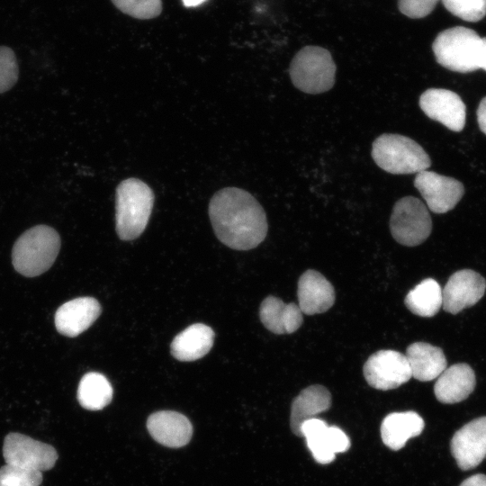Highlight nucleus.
Instances as JSON below:
<instances>
[{
	"label": "nucleus",
	"mask_w": 486,
	"mask_h": 486,
	"mask_svg": "<svg viewBox=\"0 0 486 486\" xmlns=\"http://www.w3.org/2000/svg\"><path fill=\"white\" fill-rule=\"evenodd\" d=\"M432 50L436 62L459 73L480 69L482 38L469 28L456 26L437 34Z\"/></svg>",
	"instance_id": "nucleus-4"
},
{
	"label": "nucleus",
	"mask_w": 486,
	"mask_h": 486,
	"mask_svg": "<svg viewBox=\"0 0 486 486\" xmlns=\"http://www.w3.org/2000/svg\"><path fill=\"white\" fill-rule=\"evenodd\" d=\"M404 303L415 315L433 317L443 305L442 288L436 280L427 278L409 292Z\"/></svg>",
	"instance_id": "nucleus-23"
},
{
	"label": "nucleus",
	"mask_w": 486,
	"mask_h": 486,
	"mask_svg": "<svg viewBox=\"0 0 486 486\" xmlns=\"http://www.w3.org/2000/svg\"><path fill=\"white\" fill-rule=\"evenodd\" d=\"M112 393V387L104 374L90 372L85 374L79 382L77 400L83 408L89 410H99L111 402Z\"/></svg>",
	"instance_id": "nucleus-24"
},
{
	"label": "nucleus",
	"mask_w": 486,
	"mask_h": 486,
	"mask_svg": "<svg viewBox=\"0 0 486 486\" xmlns=\"http://www.w3.org/2000/svg\"><path fill=\"white\" fill-rule=\"evenodd\" d=\"M424 426L423 418L415 411L393 412L382 420L381 436L386 446L400 450L409 439L418 436Z\"/></svg>",
	"instance_id": "nucleus-21"
},
{
	"label": "nucleus",
	"mask_w": 486,
	"mask_h": 486,
	"mask_svg": "<svg viewBox=\"0 0 486 486\" xmlns=\"http://www.w3.org/2000/svg\"><path fill=\"white\" fill-rule=\"evenodd\" d=\"M331 404V395L322 385H311L302 390L292 403L290 426L292 431L300 436L302 424L328 410Z\"/></svg>",
	"instance_id": "nucleus-22"
},
{
	"label": "nucleus",
	"mask_w": 486,
	"mask_h": 486,
	"mask_svg": "<svg viewBox=\"0 0 486 486\" xmlns=\"http://www.w3.org/2000/svg\"><path fill=\"white\" fill-rule=\"evenodd\" d=\"M154 203L151 188L138 178L122 181L116 189V231L122 240L137 238L145 230Z\"/></svg>",
	"instance_id": "nucleus-2"
},
{
	"label": "nucleus",
	"mask_w": 486,
	"mask_h": 486,
	"mask_svg": "<svg viewBox=\"0 0 486 486\" xmlns=\"http://www.w3.org/2000/svg\"><path fill=\"white\" fill-rule=\"evenodd\" d=\"M19 66L14 50L0 46V94L10 90L17 82Z\"/></svg>",
	"instance_id": "nucleus-29"
},
{
	"label": "nucleus",
	"mask_w": 486,
	"mask_h": 486,
	"mask_svg": "<svg viewBox=\"0 0 486 486\" xmlns=\"http://www.w3.org/2000/svg\"><path fill=\"white\" fill-rule=\"evenodd\" d=\"M459 486H486V475L482 473L472 475Z\"/></svg>",
	"instance_id": "nucleus-33"
},
{
	"label": "nucleus",
	"mask_w": 486,
	"mask_h": 486,
	"mask_svg": "<svg viewBox=\"0 0 486 486\" xmlns=\"http://www.w3.org/2000/svg\"><path fill=\"white\" fill-rule=\"evenodd\" d=\"M419 106L431 120L449 130L461 131L466 121V107L454 92L443 88H429L419 97Z\"/></svg>",
	"instance_id": "nucleus-11"
},
{
	"label": "nucleus",
	"mask_w": 486,
	"mask_h": 486,
	"mask_svg": "<svg viewBox=\"0 0 486 486\" xmlns=\"http://www.w3.org/2000/svg\"><path fill=\"white\" fill-rule=\"evenodd\" d=\"M259 317L263 325L274 334H291L302 324V312L293 302L284 303L274 296L266 297L261 303Z\"/></svg>",
	"instance_id": "nucleus-18"
},
{
	"label": "nucleus",
	"mask_w": 486,
	"mask_h": 486,
	"mask_svg": "<svg viewBox=\"0 0 486 486\" xmlns=\"http://www.w3.org/2000/svg\"><path fill=\"white\" fill-rule=\"evenodd\" d=\"M209 216L219 240L236 250L257 247L267 233L263 207L240 188L226 187L215 193L210 201Z\"/></svg>",
	"instance_id": "nucleus-1"
},
{
	"label": "nucleus",
	"mask_w": 486,
	"mask_h": 486,
	"mask_svg": "<svg viewBox=\"0 0 486 486\" xmlns=\"http://www.w3.org/2000/svg\"><path fill=\"white\" fill-rule=\"evenodd\" d=\"M100 313V303L94 298H76L58 309L55 314V326L60 334L74 338L86 330Z\"/></svg>",
	"instance_id": "nucleus-14"
},
{
	"label": "nucleus",
	"mask_w": 486,
	"mask_h": 486,
	"mask_svg": "<svg viewBox=\"0 0 486 486\" xmlns=\"http://www.w3.org/2000/svg\"><path fill=\"white\" fill-rule=\"evenodd\" d=\"M476 114L480 130L486 135V96L480 102Z\"/></svg>",
	"instance_id": "nucleus-32"
},
{
	"label": "nucleus",
	"mask_w": 486,
	"mask_h": 486,
	"mask_svg": "<svg viewBox=\"0 0 486 486\" xmlns=\"http://www.w3.org/2000/svg\"><path fill=\"white\" fill-rule=\"evenodd\" d=\"M486 280L477 272L463 269L454 273L446 282L443 294L444 310L457 314L476 304L484 295Z\"/></svg>",
	"instance_id": "nucleus-13"
},
{
	"label": "nucleus",
	"mask_w": 486,
	"mask_h": 486,
	"mask_svg": "<svg viewBox=\"0 0 486 486\" xmlns=\"http://www.w3.org/2000/svg\"><path fill=\"white\" fill-rule=\"evenodd\" d=\"M42 482L40 472L25 470L5 464L0 468V486H40Z\"/></svg>",
	"instance_id": "nucleus-28"
},
{
	"label": "nucleus",
	"mask_w": 486,
	"mask_h": 486,
	"mask_svg": "<svg viewBox=\"0 0 486 486\" xmlns=\"http://www.w3.org/2000/svg\"><path fill=\"white\" fill-rule=\"evenodd\" d=\"M328 436L330 447L335 454L344 453L350 447V439L346 434L336 426H328Z\"/></svg>",
	"instance_id": "nucleus-31"
},
{
	"label": "nucleus",
	"mask_w": 486,
	"mask_h": 486,
	"mask_svg": "<svg viewBox=\"0 0 486 486\" xmlns=\"http://www.w3.org/2000/svg\"><path fill=\"white\" fill-rule=\"evenodd\" d=\"M451 453L461 470L478 466L486 457V417L472 419L451 439Z\"/></svg>",
	"instance_id": "nucleus-12"
},
{
	"label": "nucleus",
	"mask_w": 486,
	"mask_h": 486,
	"mask_svg": "<svg viewBox=\"0 0 486 486\" xmlns=\"http://www.w3.org/2000/svg\"><path fill=\"white\" fill-rule=\"evenodd\" d=\"M438 0H398V7L404 15L416 19L428 15Z\"/></svg>",
	"instance_id": "nucleus-30"
},
{
	"label": "nucleus",
	"mask_w": 486,
	"mask_h": 486,
	"mask_svg": "<svg viewBox=\"0 0 486 486\" xmlns=\"http://www.w3.org/2000/svg\"><path fill=\"white\" fill-rule=\"evenodd\" d=\"M480 69H483L486 71V37L482 38V55H481Z\"/></svg>",
	"instance_id": "nucleus-34"
},
{
	"label": "nucleus",
	"mask_w": 486,
	"mask_h": 486,
	"mask_svg": "<svg viewBox=\"0 0 486 486\" xmlns=\"http://www.w3.org/2000/svg\"><path fill=\"white\" fill-rule=\"evenodd\" d=\"M151 436L163 446L178 448L185 446L193 435V426L183 414L162 410L151 414L147 421Z\"/></svg>",
	"instance_id": "nucleus-16"
},
{
	"label": "nucleus",
	"mask_w": 486,
	"mask_h": 486,
	"mask_svg": "<svg viewBox=\"0 0 486 486\" xmlns=\"http://www.w3.org/2000/svg\"><path fill=\"white\" fill-rule=\"evenodd\" d=\"M390 230L393 238L403 246L420 245L432 230V220L427 206L414 196L400 198L393 206Z\"/></svg>",
	"instance_id": "nucleus-7"
},
{
	"label": "nucleus",
	"mask_w": 486,
	"mask_h": 486,
	"mask_svg": "<svg viewBox=\"0 0 486 486\" xmlns=\"http://www.w3.org/2000/svg\"><path fill=\"white\" fill-rule=\"evenodd\" d=\"M3 455L6 464L40 472L50 470L58 459L53 446L20 433L5 436Z\"/></svg>",
	"instance_id": "nucleus-8"
},
{
	"label": "nucleus",
	"mask_w": 486,
	"mask_h": 486,
	"mask_svg": "<svg viewBox=\"0 0 486 486\" xmlns=\"http://www.w3.org/2000/svg\"><path fill=\"white\" fill-rule=\"evenodd\" d=\"M59 248L60 237L53 228L34 226L15 241L12 251L13 266L24 276L40 275L53 265Z\"/></svg>",
	"instance_id": "nucleus-3"
},
{
	"label": "nucleus",
	"mask_w": 486,
	"mask_h": 486,
	"mask_svg": "<svg viewBox=\"0 0 486 486\" xmlns=\"http://www.w3.org/2000/svg\"><path fill=\"white\" fill-rule=\"evenodd\" d=\"M122 13L138 19H151L160 14L161 0H112Z\"/></svg>",
	"instance_id": "nucleus-26"
},
{
	"label": "nucleus",
	"mask_w": 486,
	"mask_h": 486,
	"mask_svg": "<svg viewBox=\"0 0 486 486\" xmlns=\"http://www.w3.org/2000/svg\"><path fill=\"white\" fill-rule=\"evenodd\" d=\"M454 16L467 22H478L486 15V0H442Z\"/></svg>",
	"instance_id": "nucleus-27"
},
{
	"label": "nucleus",
	"mask_w": 486,
	"mask_h": 486,
	"mask_svg": "<svg viewBox=\"0 0 486 486\" xmlns=\"http://www.w3.org/2000/svg\"><path fill=\"white\" fill-rule=\"evenodd\" d=\"M414 185L435 213H446L455 207L464 194V184L449 176L424 170L417 174Z\"/></svg>",
	"instance_id": "nucleus-10"
},
{
	"label": "nucleus",
	"mask_w": 486,
	"mask_h": 486,
	"mask_svg": "<svg viewBox=\"0 0 486 486\" xmlns=\"http://www.w3.org/2000/svg\"><path fill=\"white\" fill-rule=\"evenodd\" d=\"M289 74L299 90L311 94H321L334 86L336 64L328 50L306 46L293 57Z\"/></svg>",
	"instance_id": "nucleus-6"
},
{
	"label": "nucleus",
	"mask_w": 486,
	"mask_h": 486,
	"mask_svg": "<svg viewBox=\"0 0 486 486\" xmlns=\"http://www.w3.org/2000/svg\"><path fill=\"white\" fill-rule=\"evenodd\" d=\"M328 428L327 423L317 418L304 421L300 428V436L306 438L314 459L322 464L331 463L336 455L329 445Z\"/></svg>",
	"instance_id": "nucleus-25"
},
{
	"label": "nucleus",
	"mask_w": 486,
	"mask_h": 486,
	"mask_svg": "<svg viewBox=\"0 0 486 486\" xmlns=\"http://www.w3.org/2000/svg\"><path fill=\"white\" fill-rule=\"evenodd\" d=\"M363 373L367 383L381 391L396 389L412 377L406 356L390 349L373 354L364 364Z\"/></svg>",
	"instance_id": "nucleus-9"
},
{
	"label": "nucleus",
	"mask_w": 486,
	"mask_h": 486,
	"mask_svg": "<svg viewBox=\"0 0 486 486\" xmlns=\"http://www.w3.org/2000/svg\"><path fill=\"white\" fill-rule=\"evenodd\" d=\"M476 379L473 370L464 363L446 368L434 385L436 400L445 404H454L465 400L474 390Z\"/></svg>",
	"instance_id": "nucleus-17"
},
{
	"label": "nucleus",
	"mask_w": 486,
	"mask_h": 486,
	"mask_svg": "<svg viewBox=\"0 0 486 486\" xmlns=\"http://www.w3.org/2000/svg\"><path fill=\"white\" fill-rule=\"evenodd\" d=\"M185 7H195L198 6L207 0H182Z\"/></svg>",
	"instance_id": "nucleus-35"
},
{
	"label": "nucleus",
	"mask_w": 486,
	"mask_h": 486,
	"mask_svg": "<svg viewBox=\"0 0 486 486\" xmlns=\"http://www.w3.org/2000/svg\"><path fill=\"white\" fill-rule=\"evenodd\" d=\"M299 308L306 315L327 311L335 302L333 285L319 272L310 269L304 272L297 288Z\"/></svg>",
	"instance_id": "nucleus-15"
},
{
	"label": "nucleus",
	"mask_w": 486,
	"mask_h": 486,
	"mask_svg": "<svg viewBox=\"0 0 486 486\" xmlns=\"http://www.w3.org/2000/svg\"><path fill=\"white\" fill-rule=\"evenodd\" d=\"M413 378L428 382L437 378L446 368V358L440 347L426 342H415L406 350Z\"/></svg>",
	"instance_id": "nucleus-20"
},
{
	"label": "nucleus",
	"mask_w": 486,
	"mask_h": 486,
	"mask_svg": "<svg viewBox=\"0 0 486 486\" xmlns=\"http://www.w3.org/2000/svg\"><path fill=\"white\" fill-rule=\"evenodd\" d=\"M372 157L379 167L394 175L418 174L431 166V159L423 148L400 134L384 133L376 138Z\"/></svg>",
	"instance_id": "nucleus-5"
},
{
	"label": "nucleus",
	"mask_w": 486,
	"mask_h": 486,
	"mask_svg": "<svg viewBox=\"0 0 486 486\" xmlns=\"http://www.w3.org/2000/svg\"><path fill=\"white\" fill-rule=\"evenodd\" d=\"M215 334L211 327L196 323L176 336L171 343L172 356L182 362L195 361L209 353Z\"/></svg>",
	"instance_id": "nucleus-19"
}]
</instances>
